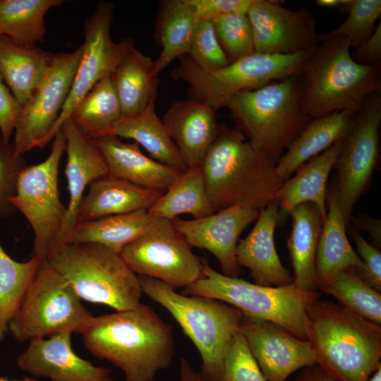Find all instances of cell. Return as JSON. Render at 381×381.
Returning a JSON list of instances; mask_svg holds the SVG:
<instances>
[{"instance_id":"6da1fadb","label":"cell","mask_w":381,"mask_h":381,"mask_svg":"<svg viewBox=\"0 0 381 381\" xmlns=\"http://www.w3.org/2000/svg\"><path fill=\"white\" fill-rule=\"evenodd\" d=\"M80 334L90 353L123 370L126 381H153L175 356L172 326L141 303L93 316Z\"/></svg>"},{"instance_id":"7a4b0ae2","label":"cell","mask_w":381,"mask_h":381,"mask_svg":"<svg viewBox=\"0 0 381 381\" xmlns=\"http://www.w3.org/2000/svg\"><path fill=\"white\" fill-rule=\"evenodd\" d=\"M306 339L334 381H367L381 365V325L339 303L318 299L307 308Z\"/></svg>"},{"instance_id":"3957f363","label":"cell","mask_w":381,"mask_h":381,"mask_svg":"<svg viewBox=\"0 0 381 381\" xmlns=\"http://www.w3.org/2000/svg\"><path fill=\"white\" fill-rule=\"evenodd\" d=\"M275 166L238 128L220 125L201 165L214 212L234 206L264 208L284 183Z\"/></svg>"},{"instance_id":"277c9868","label":"cell","mask_w":381,"mask_h":381,"mask_svg":"<svg viewBox=\"0 0 381 381\" xmlns=\"http://www.w3.org/2000/svg\"><path fill=\"white\" fill-rule=\"evenodd\" d=\"M346 36L320 35L301 74L302 107L314 119L344 110L355 111L372 93L381 91L380 64L356 62Z\"/></svg>"},{"instance_id":"5b68a950","label":"cell","mask_w":381,"mask_h":381,"mask_svg":"<svg viewBox=\"0 0 381 381\" xmlns=\"http://www.w3.org/2000/svg\"><path fill=\"white\" fill-rule=\"evenodd\" d=\"M226 107L237 128L275 164L310 120L302 107L301 75L238 92Z\"/></svg>"},{"instance_id":"8992f818","label":"cell","mask_w":381,"mask_h":381,"mask_svg":"<svg viewBox=\"0 0 381 381\" xmlns=\"http://www.w3.org/2000/svg\"><path fill=\"white\" fill-rule=\"evenodd\" d=\"M143 293L164 307L194 344L201 357L199 374L205 381H218L234 334L243 318L223 301L179 294L163 282L139 276Z\"/></svg>"},{"instance_id":"52a82bcc","label":"cell","mask_w":381,"mask_h":381,"mask_svg":"<svg viewBox=\"0 0 381 381\" xmlns=\"http://www.w3.org/2000/svg\"><path fill=\"white\" fill-rule=\"evenodd\" d=\"M223 301L243 316L273 322L295 337L306 339L304 319L308 307L319 299L317 291H306L294 284L263 286L219 273L203 261L202 277L182 291Z\"/></svg>"},{"instance_id":"ba28073f","label":"cell","mask_w":381,"mask_h":381,"mask_svg":"<svg viewBox=\"0 0 381 381\" xmlns=\"http://www.w3.org/2000/svg\"><path fill=\"white\" fill-rule=\"evenodd\" d=\"M49 264L72 286L80 299L116 311L131 309L143 294L138 276L119 254L98 244H67Z\"/></svg>"},{"instance_id":"9c48e42d","label":"cell","mask_w":381,"mask_h":381,"mask_svg":"<svg viewBox=\"0 0 381 381\" xmlns=\"http://www.w3.org/2000/svg\"><path fill=\"white\" fill-rule=\"evenodd\" d=\"M315 49L291 55L255 52L217 70L202 69L186 55L181 57L171 77L188 85L190 98L217 111L226 107L238 92L301 75Z\"/></svg>"},{"instance_id":"30bf717a","label":"cell","mask_w":381,"mask_h":381,"mask_svg":"<svg viewBox=\"0 0 381 381\" xmlns=\"http://www.w3.org/2000/svg\"><path fill=\"white\" fill-rule=\"evenodd\" d=\"M92 317L70 283L43 259L8 332L19 342L80 334Z\"/></svg>"},{"instance_id":"8fae6325","label":"cell","mask_w":381,"mask_h":381,"mask_svg":"<svg viewBox=\"0 0 381 381\" xmlns=\"http://www.w3.org/2000/svg\"><path fill=\"white\" fill-rule=\"evenodd\" d=\"M48 157L37 164L27 165L20 172L11 205L29 222L34 234L35 255L47 260L61 247L66 207L60 198L59 170L66 150L60 130L52 139Z\"/></svg>"},{"instance_id":"7c38bea8","label":"cell","mask_w":381,"mask_h":381,"mask_svg":"<svg viewBox=\"0 0 381 381\" xmlns=\"http://www.w3.org/2000/svg\"><path fill=\"white\" fill-rule=\"evenodd\" d=\"M381 91L355 110L333 168L334 186L346 226L355 205L370 186L380 152Z\"/></svg>"},{"instance_id":"4fadbf2b","label":"cell","mask_w":381,"mask_h":381,"mask_svg":"<svg viewBox=\"0 0 381 381\" xmlns=\"http://www.w3.org/2000/svg\"><path fill=\"white\" fill-rule=\"evenodd\" d=\"M120 255L136 274L159 279L174 290L202 277L203 261L167 219L150 217L143 232Z\"/></svg>"},{"instance_id":"5bb4252c","label":"cell","mask_w":381,"mask_h":381,"mask_svg":"<svg viewBox=\"0 0 381 381\" xmlns=\"http://www.w3.org/2000/svg\"><path fill=\"white\" fill-rule=\"evenodd\" d=\"M81 53L80 46L72 52L54 54L45 77L21 106L13 141L19 155L42 148L49 142L50 133L68 96Z\"/></svg>"},{"instance_id":"9a60e30c","label":"cell","mask_w":381,"mask_h":381,"mask_svg":"<svg viewBox=\"0 0 381 381\" xmlns=\"http://www.w3.org/2000/svg\"><path fill=\"white\" fill-rule=\"evenodd\" d=\"M113 11L111 2L102 1L85 20L81 56L68 96L50 133L49 142L94 85L114 73L133 44L130 37L119 42L112 40L110 28Z\"/></svg>"},{"instance_id":"2e32d148","label":"cell","mask_w":381,"mask_h":381,"mask_svg":"<svg viewBox=\"0 0 381 381\" xmlns=\"http://www.w3.org/2000/svg\"><path fill=\"white\" fill-rule=\"evenodd\" d=\"M246 14L257 53L295 54L313 50L320 42L315 19L306 8L291 10L279 1L252 0Z\"/></svg>"},{"instance_id":"e0dca14e","label":"cell","mask_w":381,"mask_h":381,"mask_svg":"<svg viewBox=\"0 0 381 381\" xmlns=\"http://www.w3.org/2000/svg\"><path fill=\"white\" fill-rule=\"evenodd\" d=\"M259 213L255 209L234 206L201 218H176L172 222L190 246L207 250L217 258L223 274L238 277L241 268L236 250L239 236Z\"/></svg>"},{"instance_id":"ac0fdd59","label":"cell","mask_w":381,"mask_h":381,"mask_svg":"<svg viewBox=\"0 0 381 381\" xmlns=\"http://www.w3.org/2000/svg\"><path fill=\"white\" fill-rule=\"evenodd\" d=\"M240 331L267 381H286L298 369L316 364L306 339L273 322L243 316Z\"/></svg>"},{"instance_id":"d6986e66","label":"cell","mask_w":381,"mask_h":381,"mask_svg":"<svg viewBox=\"0 0 381 381\" xmlns=\"http://www.w3.org/2000/svg\"><path fill=\"white\" fill-rule=\"evenodd\" d=\"M72 333L30 340L16 359L18 367L51 381H114L110 370L79 357L71 346Z\"/></svg>"},{"instance_id":"ffe728a7","label":"cell","mask_w":381,"mask_h":381,"mask_svg":"<svg viewBox=\"0 0 381 381\" xmlns=\"http://www.w3.org/2000/svg\"><path fill=\"white\" fill-rule=\"evenodd\" d=\"M60 130L66 140L67 162L65 174L69 194L66 217L61 236V248L66 245L76 224L78 212L86 188L109 172L104 158L93 139L82 131L71 119H68Z\"/></svg>"},{"instance_id":"44dd1931","label":"cell","mask_w":381,"mask_h":381,"mask_svg":"<svg viewBox=\"0 0 381 381\" xmlns=\"http://www.w3.org/2000/svg\"><path fill=\"white\" fill-rule=\"evenodd\" d=\"M279 208V202L274 199L260 210L249 234L237 244L238 265L248 268L255 283L260 285L283 286L294 282L290 272L282 265L274 244Z\"/></svg>"},{"instance_id":"7402d4cb","label":"cell","mask_w":381,"mask_h":381,"mask_svg":"<svg viewBox=\"0 0 381 381\" xmlns=\"http://www.w3.org/2000/svg\"><path fill=\"white\" fill-rule=\"evenodd\" d=\"M162 120L188 169L201 167L220 127L216 111L189 97L174 102Z\"/></svg>"},{"instance_id":"603a6c76","label":"cell","mask_w":381,"mask_h":381,"mask_svg":"<svg viewBox=\"0 0 381 381\" xmlns=\"http://www.w3.org/2000/svg\"><path fill=\"white\" fill-rule=\"evenodd\" d=\"M92 139L109 174L133 184L165 192L183 173L145 155L135 142L125 143L114 135Z\"/></svg>"},{"instance_id":"cb8c5ba5","label":"cell","mask_w":381,"mask_h":381,"mask_svg":"<svg viewBox=\"0 0 381 381\" xmlns=\"http://www.w3.org/2000/svg\"><path fill=\"white\" fill-rule=\"evenodd\" d=\"M163 193L133 184L109 174L89 186V191L79 207L76 224L110 215L147 210Z\"/></svg>"},{"instance_id":"d4e9b609","label":"cell","mask_w":381,"mask_h":381,"mask_svg":"<svg viewBox=\"0 0 381 381\" xmlns=\"http://www.w3.org/2000/svg\"><path fill=\"white\" fill-rule=\"evenodd\" d=\"M327 216L318 241L315 257L318 289L345 268L363 270V262L351 246L334 183L327 193Z\"/></svg>"},{"instance_id":"484cf974","label":"cell","mask_w":381,"mask_h":381,"mask_svg":"<svg viewBox=\"0 0 381 381\" xmlns=\"http://www.w3.org/2000/svg\"><path fill=\"white\" fill-rule=\"evenodd\" d=\"M354 111H335L311 119L276 164L279 178L284 182L305 163L341 140Z\"/></svg>"},{"instance_id":"4316f807","label":"cell","mask_w":381,"mask_h":381,"mask_svg":"<svg viewBox=\"0 0 381 381\" xmlns=\"http://www.w3.org/2000/svg\"><path fill=\"white\" fill-rule=\"evenodd\" d=\"M289 214L292 228L287 248L294 273L293 284L302 290L316 291L315 257L325 219L318 207L310 202L296 205Z\"/></svg>"},{"instance_id":"83f0119b","label":"cell","mask_w":381,"mask_h":381,"mask_svg":"<svg viewBox=\"0 0 381 381\" xmlns=\"http://www.w3.org/2000/svg\"><path fill=\"white\" fill-rule=\"evenodd\" d=\"M53 54L36 45H20L0 36V76L20 106L45 77Z\"/></svg>"},{"instance_id":"f1b7e54d","label":"cell","mask_w":381,"mask_h":381,"mask_svg":"<svg viewBox=\"0 0 381 381\" xmlns=\"http://www.w3.org/2000/svg\"><path fill=\"white\" fill-rule=\"evenodd\" d=\"M341 147V140L305 163L291 178L285 181L274 199L286 213L296 205L310 202L327 216V180Z\"/></svg>"},{"instance_id":"f546056e","label":"cell","mask_w":381,"mask_h":381,"mask_svg":"<svg viewBox=\"0 0 381 381\" xmlns=\"http://www.w3.org/2000/svg\"><path fill=\"white\" fill-rule=\"evenodd\" d=\"M156 98L139 114L121 116L108 135L133 139L156 161L180 172L188 169L174 142L155 111Z\"/></svg>"},{"instance_id":"4dcf8cb0","label":"cell","mask_w":381,"mask_h":381,"mask_svg":"<svg viewBox=\"0 0 381 381\" xmlns=\"http://www.w3.org/2000/svg\"><path fill=\"white\" fill-rule=\"evenodd\" d=\"M118 96L122 116L143 111L157 96L155 61L136 49L134 44L110 75Z\"/></svg>"},{"instance_id":"1f68e13d","label":"cell","mask_w":381,"mask_h":381,"mask_svg":"<svg viewBox=\"0 0 381 381\" xmlns=\"http://www.w3.org/2000/svg\"><path fill=\"white\" fill-rule=\"evenodd\" d=\"M150 217L147 210L110 215L78 223L67 244L93 243L121 254L146 228Z\"/></svg>"},{"instance_id":"d6a6232c","label":"cell","mask_w":381,"mask_h":381,"mask_svg":"<svg viewBox=\"0 0 381 381\" xmlns=\"http://www.w3.org/2000/svg\"><path fill=\"white\" fill-rule=\"evenodd\" d=\"M147 212L150 217L171 221L184 214L198 219L214 213L201 167L188 168L181 173Z\"/></svg>"},{"instance_id":"836d02e7","label":"cell","mask_w":381,"mask_h":381,"mask_svg":"<svg viewBox=\"0 0 381 381\" xmlns=\"http://www.w3.org/2000/svg\"><path fill=\"white\" fill-rule=\"evenodd\" d=\"M197 21L184 0L161 3L156 25L157 37L162 47L155 61L157 75L176 59L188 55Z\"/></svg>"},{"instance_id":"e575fe53","label":"cell","mask_w":381,"mask_h":381,"mask_svg":"<svg viewBox=\"0 0 381 381\" xmlns=\"http://www.w3.org/2000/svg\"><path fill=\"white\" fill-rule=\"evenodd\" d=\"M62 0H0V36L20 45H35L44 40V16Z\"/></svg>"},{"instance_id":"d590c367","label":"cell","mask_w":381,"mask_h":381,"mask_svg":"<svg viewBox=\"0 0 381 381\" xmlns=\"http://www.w3.org/2000/svg\"><path fill=\"white\" fill-rule=\"evenodd\" d=\"M42 260L33 255L26 261H16L7 254L0 241V343L8 333L9 324L20 309Z\"/></svg>"},{"instance_id":"8d00e7d4","label":"cell","mask_w":381,"mask_h":381,"mask_svg":"<svg viewBox=\"0 0 381 381\" xmlns=\"http://www.w3.org/2000/svg\"><path fill=\"white\" fill-rule=\"evenodd\" d=\"M122 116L110 75L97 83L79 102L70 119L92 138L108 135Z\"/></svg>"},{"instance_id":"74e56055","label":"cell","mask_w":381,"mask_h":381,"mask_svg":"<svg viewBox=\"0 0 381 381\" xmlns=\"http://www.w3.org/2000/svg\"><path fill=\"white\" fill-rule=\"evenodd\" d=\"M318 289L332 296L339 303L358 315L381 324V294L356 269L341 270Z\"/></svg>"},{"instance_id":"f35d334b","label":"cell","mask_w":381,"mask_h":381,"mask_svg":"<svg viewBox=\"0 0 381 381\" xmlns=\"http://www.w3.org/2000/svg\"><path fill=\"white\" fill-rule=\"evenodd\" d=\"M341 9L348 13L346 20L326 35L346 36L351 47L356 50L375 30V23L381 15V1L349 0Z\"/></svg>"},{"instance_id":"ab89813d","label":"cell","mask_w":381,"mask_h":381,"mask_svg":"<svg viewBox=\"0 0 381 381\" xmlns=\"http://www.w3.org/2000/svg\"><path fill=\"white\" fill-rule=\"evenodd\" d=\"M212 23L229 63L255 52L253 30L246 13L229 14Z\"/></svg>"},{"instance_id":"60d3db41","label":"cell","mask_w":381,"mask_h":381,"mask_svg":"<svg viewBox=\"0 0 381 381\" xmlns=\"http://www.w3.org/2000/svg\"><path fill=\"white\" fill-rule=\"evenodd\" d=\"M218 381H267L240 329L230 342Z\"/></svg>"},{"instance_id":"b9f144b4","label":"cell","mask_w":381,"mask_h":381,"mask_svg":"<svg viewBox=\"0 0 381 381\" xmlns=\"http://www.w3.org/2000/svg\"><path fill=\"white\" fill-rule=\"evenodd\" d=\"M187 56L196 66L205 70L219 69L229 64L212 23L205 20L198 19Z\"/></svg>"},{"instance_id":"7bdbcfd3","label":"cell","mask_w":381,"mask_h":381,"mask_svg":"<svg viewBox=\"0 0 381 381\" xmlns=\"http://www.w3.org/2000/svg\"><path fill=\"white\" fill-rule=\"evenodd\" d=\"M13 142L6 141L0 134V217L8 219L16 212L10 199L15 195L18 178L27 166Z\"/></svg>"},{"instance_id":"ee69618b","label":"cell","mask_w":381,"mask_h":381,"mask_svg":"<svg viewBox=\"0 0 381 381\" xmlns=\"http://www.w3.org/2000/svg\"><path fill=\"white\" fill-rule=\"evenodd\" d=\"M197 19L212 22L231 13H247L252 0H184Z\"/></svg>"},{"instance_id":"f6af8a7d","label":"cell","mask_w":381,"mask_h":381,"mask_svg":"<svg viewBox=\"0 0 381 381\" xmlns=\"http://www.w3.org/2000/svg\"><path fill=\"white\" fill-rule=\"evenodd\" d=\"M351 236L363 262L361 277L377 291H381V253L367 242L359 232L352 228Z\"/></svg>"},{"instance_id":"bcb514c9","label":"cell","mask_w":381,"mask_h":381,"mask_svg":"<svg viewBox=\"0 0 381 381\" xmlns=\"http://www.w3.org/2000/svg\"><path fill=\"white\" fill-rule=\"evenodd\" d=\"M21 106L0 76V134L10 141Z\"/></svg>"},{"instance_id":"7dc6e473","label":"cell","mask_w":381,"mask_h":381,"mask_svg":"<svg viewBox=\"0 0 381 381\" xmlns=\"http://www.w3.org/2000/svg\"><path fill=\"white\" fill-rule=\"evenodd\" d=\"M353 60L362 65L371 66L381 61V24L376 26L370 37L352 55Z\"/></svg>"},{"instance_id":"c3c4849f","label":"cell","mask_w":381,"mask_h":381,"mask_svg":"<svg viewBox=\"0 0 381 381\" xmlns=\"http://www.w3.org/2000/svg\"><path fill=\"white\" fill-rule=\"evenodd\" d=\"M356 229L367 231L377 246L381 243V222L380 219L372 218L366 214H361L356 217L351 218ZM355 228V229H356Z\"/></svg>"},{"instance_id":"681fc988","label":"cell","mask_w":381,"mask_h":381,"mask_svg":"<svg viewBox=\"0 0 381 381\" xmlns=\"http://www.w3.org/2000/svg\"><path fill=\"white\" fill-rule=\"evenodd\" d=\"M295 381H334L318 365L314 364L302 368Z\"/></svg>"},{"instance_id":"f907efd6","label":"cell","mask_w":381,"mask_h":381,"mask_svg":"<svg viewBox=\"0 0 381 381\" xmlns=\"http://www.w3.org/2000/svg\"><path fill=\"white\" fill-rule=\"evenodd\" d=\"M178 381H205L192 368L188 361L183 357L181 358L179 365V379Z\"/></svg>"},{"instance_id":"816d5d0a","label":"cell","mask_w":381,"mask_h":381,"mask_svg":"<svg viewBox=\"0 0 381 381\" xmlns=\"http://www.w3.org/2000/svg\"><path fill=\"white\" fill-rule=\"evenodd\" d=\"M349 0H316L315 4L324 8L343 7Z\"/></svg>"},{"instance_id":"f5cc1de1","label":"cell","mask_w":381,"mask_h":381,"mask_svg":"<svg viewBox=\"0 0 381 381\" xmlns=\"http://www.w3.org/2000/svg\"><path fill=\"white\" fill-rule=\"evenodd\" d=\"M367 381H381V365L375 370L373 376Z\"/></svg>"},{"instance_id":"db71d44e","label":"cell","mask_w":381,"mask_h":381,"mask_svg":"<svg viewBox=\"0 0 381 381\" xmlns=\"http://www.w3.org/2000/svg\"><path fill=\"white\" fill-rule=\"evenodd\" d=\"M0 381H39L37 379L25 377L23 379H8L4 377H0Z\"/></svg>"}]
</instances>
